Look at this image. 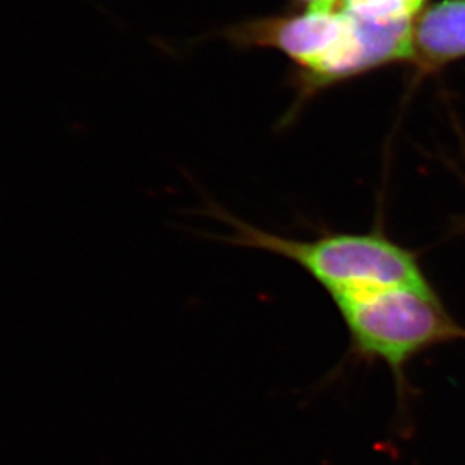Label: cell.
<instances>
[{"label":"cell","instance_id":"cell-1","mask_svg":"<svg viewBox=\"0 0 465 465\" xmlns=\"http://www.w3.org/2000/svg\"><path fill=\"white\" fill-rule=\"evenodd\" d=\"M209 209L212 216L229 225L225 242L291 260L331 300L382 287H432L416 252L394 242L380 225L369 232H330L302 241L254 227L223 207L212 204Z\"/></svg>","mask_w":465,"mask_h":465},{"label":"cell","instance_id":"cell-2","mask_svg":"<svg viewBox=\"0 0 465 465\" xmlns=\"http://www.w3.org/2000/svg\"><path fill=\"white\" fill-rule=\"evenodd\" d=\"M332 302L348 330L349 355L389 367L403 402L410 393L408 364L434 346L465 341V328L450 316L434 287H382Z\"/></svg>","mask_w":465,"mask_h":465},{"label":"cell","instance_id":"cell-3","mask_svg":"<svg viewBox=\"0 0 465 465\" xmlns=\"http://www.w3.org/2000/svg\"><path fill=\"white\" fill-rule=\"evenodd\" d=\"M248 43L282 50L301 70V88L307 93L346 81L351 25L346 9L307 11L300 17L255 23Z\"/></svg>","mask_w":465,"mask_h":465},{"label":"cell","instance_id":"cell-4","mask_svg":"<svg viewBox=\"0 0 465 465\" xmlns=\"http://www.w3.org/2000/svg\"><path fill=\"white\" fill-rule=\"evenodd\" d=\"M414 61L430 72L465 56V0L432 5L414 22Z\"/></svg>","mask_w":465,"mask_h":465},{"label":"cell","instance_id":"cell-5","mask_svg":"<svg viewBox=\"0 0 465 465\" xmlns=\"http://www.w3.org/2000/svg\"><path fill=\"white\" fill-rule=\"evenodd\" d=\"M425 0H341V8L375 20L414 18Z\"/></svg>","mask_w":465,"mask_h":465},{"label":"cell","instance_id":"cell-6","mask_svg":"<svg viewBox=\"0 0 465 465\" xmlns=\"http://www.w3.org/2000/svg\"><path fill=\"white\" fill-rule=\"evenodd\" d=\"M304 2H307V6H309L307 11H319V13L332 11L341 5V0H304Z\"/></svg>","mask_w":465,"mask_h":465},{"label":"cell","instance_id":"cell-7","mask_svg":"<svg viewBox=\"0 0 465 465\" xmlns=\"http://www.w3.org/2000/svg\"><path fill=\"white\" fill-rule=\"evenodd\" d=\"M462 180L465 182V174L462 175ZM453 232H461L464 234L465 232V216H462L461 220L455 221V227H453Z\"/></svg>","mask_w":465,"mask_h":465}]
</instances>
